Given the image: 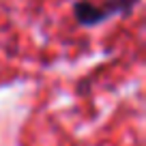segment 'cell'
Masks as SVG:
<instances>
[{
	"instance_id": "cell-1",
	"label": "cell",
	"mask_w": 146,
	"mask_h": 146,
	"mask_svg": "<svg viewBox=\"0 0 146 146\" xmlns=\"http://www.w3.org/2000/svg\"><path fill=\"white\" fill-rule=\"evenodd\" d=\"M137 2L140 0H105L101 5H95L90 0H80L73 5V15L82 26H95V24H103L114 15L129 13Z\"/></svg>"
}]
</instances>
